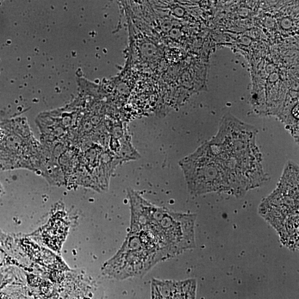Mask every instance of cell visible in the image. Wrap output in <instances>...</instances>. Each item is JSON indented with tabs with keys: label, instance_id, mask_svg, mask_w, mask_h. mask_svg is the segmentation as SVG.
<instances>
[{
	"label": "cell",
	"instance_id": "cell-1",
	"mask_svg": "<svg viewBox=\"0 0 299 299\" xmlns=\"http://www.w3.org/2000/svg\"><path fill=\"white\" fill-rule=\"evenodd\" d=\"M257 131L227 114L217 134L209 142L226 167L232 185V194L244 196L267 180L256 145Z\"/></svg>",
	"mask_w": 299,
	"mask_h": 299
},
{
	"label": "cell",
	"instance_id": "cell-3",
	"mask_svg": "<svg viewBox=\"0 0 299 299\" xmlns=\"http://www.w3.org/2000/svg\"><path fill=\"white\" fill-rule=\"evenodd\" d=\"M298 170L286 167L277 189L260 206V213L275 228L284 244L292 249L298 243Z\"/></svg>",
	"mask_w": 299,
	"mask_h": 299
},
{
	"label": "cell",
	"instance_id": "cell-6",
	"mask_svg": "<svg viewBox=\"0 0 299 299\" xmlns=\"http://www.w3.org/2000/svg\"><path fill=\"white\" fill-rule=\"evenodd\" d=\"M42 291L47 296H51L53 292V287L49 284L43 285L41 288Z\"/></svg>",
	"mask_w": 299,
	"mask_h": 299
},
{
	"label": "cell",
	"instance_id": "cell-4",
	"mask_svg": "<svg viewBox=\"0 0 299 299\" xmlns=\"http://www.w3.org/2000/svg\"><path fill=\"white\" fill-rule=\"evenodd\" d=\"M188 188L192 195L215 192L232 194L229 174L209 142L180 162Z\"/></svg>",
	"mask_w": 299,
	"mask_h": 299
},
{
	"label": "cell",
	"instance_id": "cell-2",
	"mask_svg": "<svg viewBox=\"0 0 299 299\" xmlns=\"http://www.w3.org/2000/svg\"><path fill=\"white\" fill-rule=\"evenodd\" d=\"M169 258L164 246L147 229H131L121 250L106 263L105 275L125 279L142 275L160 261Z\"/></svg>",
	"mask_w": 299,
	"mask_h": 299
},
{
	"label": "cell",
	"instance_id": "cell-5",
	"mask_svg": "<svg viewBox=\"0 0 299 299\" xmlns=\"http://www.w3.org/2000/svg\"><path fill=\"white\" fill-rule=\"evenodd\" d=\"M16 123L0 126V168L10 170L21 167H34L33 162L37 154L29 152V149L38 151L37 142L31 133L24 136L17 132Z\"/></svg>",
	"mask_w": 299,
	"mask_h": 299
}]
</instances>
